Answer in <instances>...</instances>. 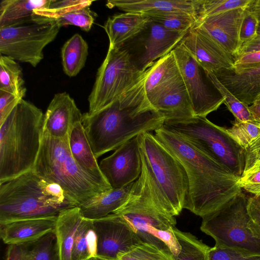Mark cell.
Wrapping results in <instances>:
<instances>
[{
  "instance_id": "d590c367",
  "label": "cell",
  "mask_w": 260,
  "mask_h": 260,
  "mask_svg": "<svg viewBox=\"0 0 260 260\" xmlns=\"http://www.w3.org/2000/svg\"><path fill=\"white\" fill-rule=\"evenodd\" d=\"M31 260H60L54 231L30 243Z\"/></svg>"
},
{
  "instance_id": "9c48e42d",
  "label": "cell",
  "mask_w": 260,
  "mask_h": 260,
  "mask_svg": "<svg viewBox=\"0 0 260 260\" xmlns=\"http://www.w3.org/2000/svg\"><path fill=\"white\" fill-rule=\"evenodd\" d=\"M166 127L181 135L226 170L238 177L243 173L245 149L229 134L206 117L195 116L178 121L166 122Z\"/></svg>"
},
{
  "instance_id": "db71d44e",
  "label": "cell",
  "mask_w": 260,
  "mask_h": 260,
  "mask_svg": "<svg viewBox=\"0 0 260 260\" xmlns=\"http://www.w3.org/2000/svg\"><path fill=\"white\" fill-rule=\"evenodd\" d=\"M253 104H259L260 105V94L256 97Z\"/></svg>"
},
{
  "instance_id": "8992f818",
  "label": "cell",
  "mask_w": 260,
  "mask_h": 260,
  "mask_svg": "<svg viewBox=\"0 0 260 260\" xmlns=\"http://www.w3.org/2000/svg\"><path fill=\"white\" fill-rule=\"evenodd\" d=\"M32 171L60 186L77 206L112 189L107 181L90 175L77 164L69 147L68 136L57 139L44 132Z\"/></svg>"
},
{
  "instance_id": "816d5d0a",
  "label": "cell",
  "mask_w": 260,
  "mask_h": 260,
  "mask_svg": "<svg viewBox=\"0 0 260 260\" xmlns=\"http://www.w3.org/2000/svg\"><path fill=\"white\" fill-rule=\"evenodd\" d=\"M246 9L253 13L260 22V0H251Z\"/></svg>"
},
{
  "instance_id": "74e56055",
  "label": "cell",
  "mask_w": 260,
  "mask_h": 260,
  "mask_svg": "<svg viewBox=\"0 0 260 260\" xmlns=\"http://www.w3.org/2000/svg\"><path fill=\"white\" fill-rule=\"evenodd\" d=\"M60 26L74 25L88 31L94 21V13L89 7L80 8L70 11L54 19Z\"/></svg>"
},
{
  "instance_id": "30bf717a",
  "label": "cell",
  "mask_w": 260,
  "mask_h": 260,
  "mask_svg": "<svg viewBox=\"0 0 260 260\" xmlns=\"http://www.w3.org/2000/svg\"><path fill=\"white\" fill-rule=\"evenodd\" d=\"M144 72L138 68L123 46L109 47L88 96L87 113L93 114L118 100L140 81Z\"/></svg>"
},
{
  "instance_id": "f6af8a7d",
  "label": "cell",
  "mask_w": 260,
  "mask_h": 260,
  "mask_svg": "<svg viewBox=\"0 0 260 260\" xmlns=\"http://www.w3.org/2000/svg\"><path fill=\"white\" fill-rule=\"evenodd\" d=\"M5 260H31L30 243L8 245Z\"/></svg>"
},
{
  "instance_id": "836d02e7",
  "label": "cell",
  "mask_w": 260,
  "mask_h": 260,
  "mask_svg": "<svg viewBox=\"0 0 260 260\" xmlns=\"http://www.w3.org/2000/svg\"><path fill=\"white\" fill-rule=\"evenodd\" d=\"M146 15L167 29L180 32H187L198 22L195 16L182 12H170Z\"/></svg>"
},
{
  "instance_id": "277c9868",
  "label": "cell",
  "mask_w": 260,
  "mask_h": 260,
  "mask_svg": "<svg viewBox=\"0 0 260 260\" xmlns=\"http://www.w3.org/2000/svg\"><path fill=\"white\" fill-rule=\"evenodd\" d=\"M76 206L60 186L32 170L0 184V223L57 216Z\"/></svg>"
},
{
  "instance_id": "4dcf8cb0",
  "label": "cell",
  "mask_w": 260,
  "mask_h": 260,
  "mask_svg": "<svg viewBox=\"0 0 260 260\" xmlns=\"http://www.w3.org/2000/svg\"><path fill=\"white\" fill-rule=\"evenodd\" d=\"M173 232L180 245L175 260H209L210 247L190 233L184 232L173 228Z\"/></svg>"
},
{
  "instance_id": "7dc6e473",
  "label": "cell",
  "mask_w": 260,
  "mask_h": 260,
  "mask_svg": "<svg viewBox=\"0 0 260 260\" xmlns=\"http://www.w3.org/2000/svg\"><path fill=\"white\" fill-rule=\"evenodd\" d=\"M257 161H260V136L248 147L245 149V167L247 171Z\"/></svg>"
},
{
  "instance_id": "c3c4849f",
  "label": "cell",
  "mask_w": 260,
  "mask_h": 260,
  "mask_svg": "<svg viewBox=\"0 0 260 260\" xmlns=\"http://www.w3.org/2000/svg\"><path fill=\"white\" fill-rule=\"evenodd\" d=\"M248 210L253 221L260 231V197L249 196Z\"/></svg>"
},
{
  "instance_id": "7c38bea8",
  "label": "cell",
  "mask_w": 260,
  "mask_h": 260,
  "mask_svg": "<svg viewBox=\"0 0 260 260\" xmlns=\"http://www.w3.org/2000/svg\"><path fill=\"white\" fill-rule=\"evenodd\" d=\"M177 65L197 117H206L223 103L224 99L207 72L190 53L179 44L173 50Z\"/></svg>"
},
{
  "instance_id": "52a82bcc",
  "label": "cell",
  "mask_w": 260,
  "mask_h": 260,
  "mask_svg": "<svg viewBox=\"0 0 260 260\" xmlns=\"http://www.w3.org/2000/svg\"><path fill=\"white\" fill-rule=\"evenodd\" d=\"M112 213L124 219L142 242L170 249L174 256L179 253L180 245L173 232L176 218L156 205L142 169L126 201Z\"/></svg>"
},
{
  "instance_id": "f35d334b",
  "label": "cell",
  "mask_w": 260,
  "mask_h": 260,
  "mask_svg": "<svg viewBox=\"0 0 260 260\" xmlns=\"http://www.w3.org/2000/svg\"><path fill=\"white\" fill-rule=\"evenodd\" d=\"M92 2L87 0H51L47 9L36 10V13L38 16L54 19L72 10L90 7Z\"/></svg>"
},
{
  "instance_id": "ee69618b",
  "label": "cell",
  "mask_w": 260,
  "mask_h": 260,
  "mask_svg": "<svg viewBox=\"0 0 260 260\" xmlns=\"http://www.w3.org/2000/svg\"><path fill=\"white\" fill-rule=\"evenodd\" d=\"M22 99L8 92L0 90V125Z\"/></svg>"
},
{
  "instance_id": "8d00e7d4",
  "label": "cell",
  "mask_w": 260,
  "mask_h": 260,
  "mask_svg": "<svg viewBox=\"0 0 260 260\" xmlns=\"http://www.w3.org/2000/svg\"><path fill=\"white\" fill-rule=\"evenodd\" d=\"M251 0H201L198 21L208 16L238 8H246Z\"/></svg>"
},
{
  "instance_id": "680465c9",
  "label": "cell",
  "mask_w": 260,
  "mask_h": 260,
  "mask_svg": "<svg viewBox=\"0 0 260 260\" xmlns=\"http://www.w3.org/2000/svg\"></svg>"
},
{
  "instance_id": "4fadbf2b",
  "label": "cell",
  "mask_w": 260,
  "mask_h": 260,
  "mask_svg": "<svg viewBox=\"0 0 260 260\" xmlns=\"http://www.w3.org/2000/svg\"><path fill=\"white\" fill-rule=\"evenodd\" d=\"M91 220L98 238L97 257L117 259L119 253L142 242L132 228L115 214Z\"/></svg>"
},
{
  "instance_id": "f5cc1de1",
  "label": "cell",
  "mask_w": 260,
  "mask_h": 260,
  "mask_svg": "<svg viewBox=\"0 0 260 260\" xmlns=\"http://www.w3.org/2000/svg\"><path fill=\"white\" fill-rule=\"evenodd\" d=\"M248 108L252 113L254 119L260 121V105L252 104L248 106Z\"/></svg>"
},
{
  "instance_id": "681fc988",
  "label": "cell",
  "mask_w": 260,
  "mask_h": 260,
  "mask_svg": "<svg viewBox=\"0 0 260 260\" xmlns=\"http://www.w3.org/2000/svg\"><path fill=\"white\" fill-rule=\"evenodd\" d=\"M87 245L89 258L90 259L93 257H97L98 238L96 234L93 227L92 222L87 234Z\"/></svg>"
},
{
  "instance_id": "cb8c5ba5",
  "label": "cell",
  "mask_w": 260,
  "mask_h": 260,
  "mask_svg": "<svg viewBox=\"0 0 260 260\" xmlns=\"http://www.w3.org/2000/svg\"><path fill=\"white\" fill-rule=\"evenodd\" d=\"M150 20L149 17L145 14L132 12L109 17L104 26L109 38V47L122 46L143 32Z\"/></svg>"
},
{
  "instance_id": "ba28073f",
  "label": "cell",
  "mask_w": 260,
  "mask_h": 260,
  "mask_svg": "<svg viewBox=\"0 0 260 260\" xmlns=\"http://www.w3.org/2000/svg\"><path fill=\"white\" fill-rule=\"evenodd\" d=\"M248 198L242 191L202 217L200 229L214 239L216 246L260 255V231L248 212Z\"/></svg>"
},
{
  "instance_id": "e0dca14e",
  "label": "cell",
  "mask_w": 260,
  "mask_h": 260,
  "mask_svg": "<svg viewBox=\"0 0 260 260\" xmlns=\"http://www.w3.org/2000/svg\"><path fill=\"white\" fill-rule=\"evenodd\" d=\"M82 115L68 93H56L44 115V132L53 138L64 139L73 125L81 121Z\"/></svg>"
},
{
  "instance_id": "484cf974",
  "label": "cell",
  "mask_w": 260,
  "mask_h": 260,
  "mask_svg": "<svg viewBox=\"0 0 260 260\" xmlns=\"http://www.w3.org/2000/svg\"><path fill=\"white\" fill-rule=\"evenodd\" d=\"M68 143L71 154L80 167L90 175L107 181L100 170L81 121L71 127Z\"/></svg>"
},
{
  "instance_id": "9f6ffc18",
  "label": "cell",
  "mask_w": 260,
  "mask_h": 260,
  "mask_svg": "<svg viewBox=\"0 0 260 260\" xmlns=\"http://www.w3.org/2000/svg\"><path fill=\"white\" fill-rule=\"evenodd\" d=\"M257 34L260 35V22H259L257 30Z\"/></svg>"
},
{
  "instance_id": "e575fe53",
  "label": "cell",
  "mask_w": 260,
  "mask_h": 260,
  "mask_svg": "<svg viewBox=\"0 0 260 260\" xmlns=\"http://www.w3.org/2000/svg\"><path fill=\"white\" fill-rule=\"evenodd\" d=\"M233 126L226 128L233 138L244 149L250 146L260 136V121L255 119L245 122L234 120Z\"/></svg>"
},
{
  "instance_id": "1f68e13d",
  "label": "cell",
  "mask_w": 260,
  "mask_h": 260,
  "mask_svg": "<svg viewBox=\"0 0 260 260\" xmlns=\"http://www.w3.org/2000/svg\"><path fill=\"white\" fill-rule=\"evenodd\" d=\"M207 73L211 82L224 99L223 103L233 114L235 120L239 122H245L254 119L248 108L249 106L239 100L219 81L213 72H207Z\"/></svg>"
},
{
  "instance_id": "bcb514c9",
  "label": "cell",
  "mask_w": 260,
  "mask_h": 260,
  "mask_svg": "<svg viewBox=\"0 0 260 260\" xmlns=\"http://www.w3.org/2000/svg\"><path fill=\"white\" fill-rule=\"evenodd\" d=\"M260 65V51L243 54L235 59V71L248 69Z\"/></svg>"
},
{
  "instance_id": "ab89813d",
  "label": "cell",
  "mask_w": 260,
  "mask_h": 260,
  "mask_svg": "<svg viewBox=\"0 0 260 260\" xmlns=\"http://www.w3.org/2000/svg\"><path fill=\"white\" fill-rule=\"evenodd\" d=\"M90 219L83 217L75 234L72 253V260L89 259L87 245V234L91 225Z\"/></svg>"
},
{
  "instance_id": "11a10c76",
  "label": "cell",
  "mask_w": 260,
  "mask_h": 260,
  "mask_svg": "<svg viewBox=\"0 0 260 260\" xmlns=\"http://www.w3.org/2000/svg\"><path fill=\"white\" fill-rule=\"evenodd\" d=\"M89 260H118V259H102L99 257H93L89 259Z\"/></svg>"
},
{
  "instance_id": "4316f807",
  "label": "cell",
  "mask_w": 260,
  "mask_h": 260,
  "mask_svg": "<svg viewBox=\"0 0 260 260\" xmlns=\"http://www.w3.org/2000/svg\"><path fill=\"white\" fill-rule=\"evenodd\" d=\"M135 182L123 187L102 192L79 207L82 217L93 220L105 217L118 209L126 200Z\"/></svg>"
},
{
  "instance_id": "6f0895ef",
  "label": "cell",
  "mask_w": 260,
  "mask_h": 260,
  "mask_svg": "<svg viewBox=\"0 0 260 260\" xmlns=\"http://www.w3.org/2000/svg\"><path fill=\"white\" fill-rule=\"evenodd\" d=\"M88 260H89V259H88Z\"/></svg>"
},
{
  "instance_id": "f1b7e54d",
  "label": "cell",
  "mask_w": 260,
  "mask_h": 260,
  "mask_svg": "<svg viewBox=\"0 0 260 260\" xmlns=\"http://www.w3.org/2000/svg\"><path fill=\"white\" fill-rule=\"evenodd\" d=\"M88 54V45L86 41L80 34H74L61 49L64 74L70 77L78 75L84 67Z\"/></svg>"
},
{
  "instance_id": "6da1fadb",
  "label": "cell",
  "mask_w": 260,
  "mask_h": 260,
  "mask_svg": "<svg viewBox=\"0 0 260 260\" xmlns=\"http://www.w3.org/2000/svg\"><path fill=\"white\" fill-rule=\"evenodd\" d=\"M157 140L183 167L188 190L184 209L203 217L220 209L241 192L239 177L221 166L185 138L164 125Z\"/></svg>"
},
{
  "instance_id": "7a4b0ae2",
  "label": "cell",
  "mask_w": 260,
  "mask_h": 260,
  "mask_svg": "<svg viewBox=\"0 0 260 260\" xmlns=\"http://www.w3.org/2000/svg\"><path fill=\"white\" fill-rule=\"evenodd\" d=\"M140 81L118 100L91 114L81 122L97 159L144 132L162 127L165 119L150 104Z\"/></svg>"
},
{
  "instance_id": "83f0119b",
  "label": "cell",
  "mask_w": 260,
  "mask_h": 260,
  "mask_svg": "<svg viewBox=\"0 0 260 260\" xmlns=\"http://www.w3.org/2000/svg\"><path fill=\"white\" fill-rule=\"evenodd\" d=\"M82 218L78 206L64 210L58 214L54 232L60 260H72L75 234Z\"/></svg>"
},
{
  "instance_id": "d4e9b609",
  "label": "cell",
  "mask_w": 260,
  "mask_h": 260,
  "mask_svg": "<svg viewBox=\"0 0 260 260\" xmlns=\"http://www.w3.org/2000/svg\"><path fill=\"white\" fill-rule=\"evenodd\" d=\"M51 0H3L0 3V29L31 22L42 17L36 10L47 9Z\"/></svg>"
},
{
  "instance_id": "ac0fdd59",
  "label": "cell",
  "mask_w": 260,
  "mask_h": 260,
  "mask_svg": "<svg viewBox=\"0 0 260 260\" xmlns=\"http://www.w3.org/2000/svg\"><path fill=\"white\" fill-rule=\"evenodd\" d=\"M145 30L148 33L144 41V51L136 63L141 72H144L156 61L171 52L187 33L170 30L151 20Z\"/></svg>"
},
{
  "instance_id": "d6a6232c",
  "label": "cell",
  "mask_w": 260,
  "mask_h": 260,
  "mask_svg": "<svg viewBox=\"0 0 260 260\" xmlns=\"http://www.w3.org/2000/svg\"><path fill=\"white\" fill-rule=\"evenodd\" d=\"M118 260H175L169 249L147 242H141L130 250L117 255Z\"/></svg>"
},
{
  "instance_id": "2e32d148",
  "label": "cell",
  "mask_w": 260,
  "mask_h": 260,
  "mask_svg": "<svg viewBox=\"0 0 260 260\" xmlns=\"http://www.w3.org/2000/svg\"><path fill=\"white\" fill-rule=\"evenodd\" d=\"M246 8H238L208 16L197 24L235 58L241 47L240 31Z\"/></svg>"
},
{
  "instance_id": "d6986e66",
  "label": "cell",
  "mask_w": 260,
  "mask_h": 260,
  "mask_svg": "<svg viewBox=\"0 0 260 260\" xmlns=\"http://www.w3.org/2000/svg\"><path fill=\"white\" fill-rule=\"evenodd\" d=\"M57 216L26 218L0 223V235L8 245L33 242L55 230Z\"/></svg>"
},
{
  "instance_id": "7402d4cb",
  "label": "cell",
  "mask_w": 260,
  "mask_h": 260,
  "mask_svg": "<svg viewBox=\"0 0 260 260\" xmlns=\"http://www.w3.org/2000/svg\"><path fill=\"white\" fill-rule=\"evenodd\" d=\"M201 0H110L106 6L116 7L125 12L149 15L170 12H182L193 15L198 19Z\"/></svg>"
},
{
  "instance_id": "44dd1931",
  "label": "cell",
  "mask_w": 260,
  "mask_h": 260,
  "mask_svg": "<svg viewBox=\"0 0 260 260\" xmlns=\"http://www.w3.org/2000/svg\"><path fill=\"white\" fill-rule=\"evenodd\" d=\"M213 73L239 100L247 106L253 104L260 94V65L240 71L223 69Z\"/></svg>"
},
{
  "instance_id": "9a60e30c",
  "label": "cell",
  "mask_w": 260,
  "mask_h": 260,
  "mask_svg": "<svg viewBox=\"0 0 260 260\" xmlns=\"http://www.w3.org/2000/svg\"><path fill=\"white\" fill-rule=\"evenodd\" d=\"M179 44L207 72L233 67L235 58L197 24L187 32Z\"/></svg>"
},
{
  "instance_id": "603a6c76",
  "label": "cell",
  "mask_w": 260,
  "mask_h": 260,
  "mask_svg": "<svg viewBox=\"0 0 260 260\" xmlns=\"http://www.w3.org/2000/svg\"><path fill=\"white\" fill-rule=\"evenodd\" d=\"M181 78L172 51L145 71L143 87L151 104L167 88Z\"/></svg>"
},
{
  "instance_id": "5b68a950",
  "label": "cell",
  "mask_w": 260,
  "mask_h": 260,
  "mask_svg": "<svg viewBox=\"0 0 260 260\" xmlns=\"http://www.w3.org/2000/svg\"><path fill=\"white\" fill-rule=\"evenodd\" d=\"M138 138L142 169L155 204L168 215H179L188 190L183 167L153 134L144 132Z\"/></svg>"
},
{
  "instance_id": "5bb4252c",
  "label": "cell",
  "mask_w": 260,
  "mask_h": 260,
  "mask_svg": "<svg viewBox=\"0 0 260 260\" xmlns=\"http://www.w3.org/2000/svg\"><path fill=\"white\" fill-rule=\"evenodd\" d=\"M104 177L113 189L123 187L137 180L142 171L138 136L123 144L99 164Z\"/></svg>"
},
{
  "instance_id": "f546056e",
  "label": "cell",
  "mask_w": 260,
  "mask_h": 260,
  "mask_svg": "<svg viewBox=\"0 0 260 260\" xmlns=\"http://www.w3.org/2000/svg\"><path fill=\"white\" fill-rule=\"evenodd\" d=\"M24 83L22 69L19 63L8 56L1 55L0 90L23 99L26 91Z\"/></svg>"
},
{
  "instance_id": "f907efd6",
  "label": "cell",
  "mask_w": 260,
  "mask_h": 260,
  "mask_svg": "<svg viewBox=\"0 0 260 260\" xmlns=\"http://www.w3.org/2000/svg\"><path fill=\"white\" fill-rule=\"evenodd\" d=\"M260 51V35L257 34L251 40L244 43L239 50L235 59L243 54Z\"/></svg>"
},
{
  "instance_id": "ffe728a7",
  "label": "cell",
  "mask_w": 260,
  "mask_h": 260,
  "mask_svg": "<svg viewBox=\"0 0 260 260\" xmlns=\"http://www.w3.org/2000/svg\"><path fill=\"white\" fill-rule=\"evenodd\" d=\"M150 104L164 117L165 122L182 121L196 116L182 77Z\"/></svg>"
},
{
  "instance_id": "3957f363",
  "label": "cell",
  "mask_w": 260,
  "mask_h": 260,
  "mask_svg": "<svg viewBox=\"0 0 260 260\" xmlns=\"http://www.w3.org/2000/svg\"><path fill=\"white\" fill-rule=\"evenodd\" d=\"M44 115L22 99L0 125V184L32 170L41 145Z\"/></svg>"
},
{
  "instance_id": "60d3db41",
  "label": "cell",
  "mask_w": 260,
  "mask_h": 260,
  "mask_svg": "<svg viewBox=\"0 0 260 260\" xmlns=\"http://www.w3.org/2000/svg\"><path fill=\"white\" fill-rule=\"evenodd\" d=\"M239 185L255 197H260V161L256 162L240 177Z\"/></svg>"
},
{
  "instance_id": "7bdbcfd3",
  "label": "cell",
  "mask_w": 260,
  "mask_h": 260,
  "mask_svg": "<svg viewBox=\"0 0 260 260\" xmlns=\"http://www.w3.org/2000/svg\"><path fill=\"white\" fill-rule=\"evenodd\" d=\"M258 24L259 21L256 16L246 8L239 35L241 46L256 37Z\"/></svg>"
},
{
  "instance_id": "8fae6325",
  "label": "cell",
  "mask_w": 260,
  "mask_h": 260,
  "mask_svg": "<svg viewBox=\"0 0 260 260\" xmlns=\"http://www.w3.org/2000/svg\"><path fill=\"white\" fill-rule=\"evenodd\" d=\"M60 27L54 19L41 17L1 28V55L36 67L44 58V49L56 38Z\"/></svg>"
},
{
  "instance_id": "b9f144b4",
  "label": "cell",
  "mask_w": 260,
  "mask_h": 260,
  "mask_svg": "<svg viewBox=\"0 0 260 260\" xmlns=\"http://www.w3.org/2000/svg\"><path fill=\"white\" fill-rule=\"evenodd\" d=\"M208 255L209 260H260L259 255L216 245L210 248Z\"/></svg>"
}]
</instances>
